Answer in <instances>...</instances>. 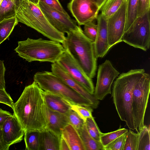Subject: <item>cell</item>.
Listing matches in <instances>:
<instances>
[{"label":"cell","mask_w":150,"mask_h":150,"mask_svg":"<svg viewBox=\"0 0 150 150\" xmlns=\"http://www.w3.org/2000/svg\"><path fill=\"white\" fill-rule=\"evenodd\" d=\"M69 124L65 114L52 110L47 108V123L46 128L61 136L62 130Z\"/></svg>","instance_id":"e0dca14e"},{"label":"cell","mask_w":150,"mask_h":150,"mask_svg":"<svg viewBox=\"0 0 150 150\" xmlns=\"http://www.w3.org/2000/svg\"><path fill=\"white\" fill-rule=\"evenodd\" d=\"M61 137L66 141L70 150H86L77 130L71 124L63 129Z\"/></svg>","instance_id":"d6986e66"},{"label":"cell","mask_w":150,"mask_h":150,"mask_svg":"<svg viewBox=\"0 0 150 150\" xmlns=\"http://www.w3.org/2000/svg\"><path fill=\"white\" fill-rule=\"evenodd\" d=\"M127 0H124L118 10L106 19L108 42L111 48L122 41L126 17Z\"/></svg>","instance_id":"8fae6325"},{"label":"cell","mask_w":150,"mask_h":150,"mask_svg":"<svg viewBox=\"0 0 150 150\" xmlns=\"http://www.w3.org/2000/svg\"><path fill=\"white\" fill-rule=\"evenodd\" d=\"M6 68L4 61L0 60V89H5V73Z\"/></svg>","instance_id":"74e56055"},{"label":"cell","mask_w":150,"mask_h":150,"mask_svg":"<svg viewBox=\"0 0 150 150\" xmlns=\"http://www.w3.org/2000/svg\"><path fill=\"white\" fill-rule=\"evenodd\" d=\"M145 72L143 69H131L120 74L113 83L112 94L116 111L121 120L132 130H135L132 108L133 91Z\"/></svg>","instance_id":"7a4b0ae2"},{"label":"cell","mask_w":150,"mask_h":150,"mask_svg":"<svg viewBox=\"0 0 150 150\" xmlns=\"http://www.w3.org/2000/svg\"><path fill=\"white\" fill-rule=\"evenodd\" d=\"M29 2L34 4L38 5L40 1V0H27Z\"/></svg>","instance_id":"ee69618b"},{"label":"cell","mask_w":150,"mask_h":150,"mask_svg":"<svg viewBox=\"0 0 150 150\" xmlns=\"http://www.w3.org/2000/svg\"><path fill=\"white\" fill-rule=\"evenodd\" d=\"M124 0H107L101 8V13L107 19L120 7Z\"/></svg>","instance_id":"4316f807"},{"label":"cell","mask_w":150,"mask_h":150,"mask_svg":"<svg viewBox=\"0 0 150 150\" xmlns=\"http://www.w3.org/2000/svg\"><path fill=\"white\" fill-rule=\"evenodd\" d=\"M0 103L6 104L12 109L13 108L14 103L5 89H0Z\"/></svg>","instance_id":"d590c367"},{"label":"cell","mask_w":150,"mask_h":150,"mask_svg":"<svg viewBox=\"0 0 150 150\" xmlns=\"http://www.w3.org/2000/svg\"><path fill=\"white\" fill-rule=\"evenodd\" d=\"M122 41L144 51L150 46V11L138 17L132 26L124 32Z\"/></svg>","instance_id":"ba28073f"},{"label":"cell","mask_w":150,"mask_h":150,"mask_svg":"<svg viewBox=\"0 0 150 150\" xmlns=\"http://www.w3.org/2000/svg\"><path fill=\"white\" fill-rule=\"evenodd\" d=\"M16 9L12 0H3L0 5V22L16 17Z\"/></svg>","instance_id":"484cf974"},{"label":"cell","mask_w":150,"mask_h":150,"mask_svg":"<svg viewBox=\"0 0 150 150\" xmlns=\"http://www.w3.org/2000/svg\"><path fill=\"white\" fill-rule=\"evenodd\" d=\"M1 127L4 139L10 146L22 140L24 130L14 114L7 118Z\"/></svg>","instance_id":"9a60e30c"},{"label":"cell","mask_w":150,"mask_h":150,"mask_svg":"<svg viewBox=\"0 0 150 150\" xmlns=\"http://www.w3.org/2000/svg\"><path fill=\"white\" fill-rule=\"evenodd\" d=\"M57 62L89 93L93 95L95 88L92 79L86 74L69 53L66 51Z\"/></svg>","instance_id":"30bf717a"},{"label":"cell","mask_w":150,"mask_h":150,"mask_svg":"<svg viewBox=\"0 0 150 150\" xmlns=\"http://www.w3.org/2000/svg\"><path fill=\"white\" fill-rule=\"evenodd\" d=\"M98 31L94 46L97 58H103L111 48L108 42L107 20L101 14L97 18Z\"/></svg>","instance_id":"2e32d148"},{"label":"cell","mask_w":150,"mask_h":150,"mask_svg":"<svg viewBox=\"0 0 150 150\" xmlns=\"http://www.w3.org/2000/svg\"><path fill=\"white\" fill-rule=\"evenodd\" d=\"M77 130L86 150H104V147L101 142L95 140L89 133L85 123Z\"/></svg>","instance_id":"44dd1931"},{"label":"cell","mask_w":150,"mask_h":150,"mask_svg":"<svg viewBox=\"0 0 150 150\" xmlns=\"http://www.w3.org/2000/svg\"><path fill=\"white\" fill-rule=\"evenodd\" d=\"M48 6L64 13H67L63 8L58 0H40Z\"/></svg>","instance_id":"8d00e7d4"},{"label":"cell","mask_w":150,"mask_h":150,"mask_svg":"<svg viewBox=\"0 0 150 150\" xmlns=\"http://www.w3.org/2000/svg\"><path fill=\"white\" fill-rule=\"evenodd\" d=\"M20 57L30 62L33 61L54 63L66 50L60 43L41 38L35 39L28 38L18 42L14 49Z\"/></svg>","instance_id":"277c9868"},{"label":"cell","mask_w":150,"mask_h":150,"mask_svg":"<svg viewBox=\"0 0 150 150\" xmlns=\"http://www.w3.org/2000/svg\"><path fill=\"white\" fill-rule=\"evenodd\" d=\"M59 150H70L67 143L61 136L60 142Z\"/></svg>","instance_id":"60d3db41"},{"label":"cell","mask_w":150,"mask_h":150,"mask_svg":"<svg viewBox=\"0 0 150 150\" xmlns=\"http://www.w3.org/2000/svg\"><path fill=\"white\" fill-rule=\"evenodd\" d=\"M150 126L144 125L138 134L137 150H150Z\"/></svg>","instance_id":"d4e9b609"},{"label":"cell","mask_w":150,"mask_h":150,"mask_svg":"<svg viewBox=\"0 0 150 150\" xmlns=\"http://www.w3.org/2000/svg\"><path fill=\"white\" fill-rule=\"evenodd\" d=\"M83 33L93 43L95 41L98 31V25L93 21L89 22L84 25Z\"/></svg>","instance_id":"1f68e13d"},{"label":"cell","mask_w":150,"mask_h":150,"mask_svg":"<svg viewBox=\"0 0 150 150\" xmlns=\"http://www.w3.org/2000/svg\"><path fill=\"white\" fill-rule=\"evenodd\" d=\"M107 0H97V2L98 4L100 9L101 7Z\"/></svg>","instance_id":"7bdbcfd3"},{"label":"cell","mask_w":150,"mask_h":150,"mask_svg":"<svg viewBox=\"0 0 150 150\" xmlns=\"http://www.w3.org/2000/svg\"><path fill=\"white\" fill-rule=\"evenodd\" d=\"M138 134L129 129L126 134L123 150H137Z\"/></svg>","instance_id":"f1b7e54d"},{"label":"cell","mask_w":150,"mask_h":150,"mask_svg":"<svg viewBox=\"0 0 150 150\" xmlns=\"http://www.w3.org/2000/svg\"><path fill=\"white\" fill-rule=\"evenodd\" d=\"M25 150H40V131L29 130L24 132Z\"/></svg>","instance_id":"7402d4cb"},{"label":"cell","mask_w":150,"mask_h":150,"mask_svg":"<svg viewBox=\"0 0 150 150\" xmlns=\"http://www.w3.org/2000/svg\"><path fill=\"white\" fill-rule=\"evenodd\" d=\"M18 22L16 17L0 22V45L9 37Z\"/></svg>","instance_id":"603a6c76"},{"label":"cell","mask_w":150,"mask_h":150,"mask_svg":"<svg viewBox=\"0 0 150 150\" xmlns=\"http://www.w3.org/2000/svg\"><path fill=\"white\" fill-rule=\"evenodd\" d=\"M138 0H127L125 32L132 26L138 18Z\"/></svg>","instance_id":"cb8c5ba5"},{"label":"cell","mask_w":150,"mask_h":150,"mask_svg":"<svg viewBox=\"0 0 150 150\" xmlns=\"http://www.w3.org/2000/svg\"><path fill=\"white\" fill-rule=\"evenodd\" d=\"M70 124L77 130L81 128L85 124V121L74 110L70 109L67 114Z\"/></svg>","instance_id":"4dcf8cb0"},{"label":"cell","mask_w":150,"mask_h":150,"mask_svg":"<svg viewBox=\"0 0 150 150\" xmlns=\"http://www.w3.org/2000/svg\"><path fill=\"white\" fill-rule=\"evenodd\" d=\"M33 80L44 91L59 95L71 104L95 109L91 102L70 87L52 71L38 72L34 75Z\"/></svg>","instance_id":"8992f818"},{"label":"cell","mask_w":150,"mask_h":150,"mask_svg":"<svg viewBox=\"0 0 150 150\" xmlns=\"http://www.w3.org/2000/svg\"><path fill=\"white\" fill-rule=\"evenodd\" d=\"M3 0H0V5L1 4L2 2V1Z\"/></svg>","instance_id":"f6af8a7d"},{"label":"cell","mask_w":150,"mask_h":150,"mask_svg":"<svg viewBox=\"0 0 150 150\" xmlns=\"http://www.w3.org/2000/svg\"><path fill=\"white\" fill-rule=\"evenodd\" d=\"M67 6L79 25L93 21L100 10L95 0H71Z\"/></svg>","instance_id":"7c38bea8"},{"label":"cell","mask_w":150,"mask_h":150,"mask_svg":"<svg viewBox=\"0 0 150 150\" xmlns=\"http://www.w3.org/2000/svg\"><path fill=\"white\" fill-rule=\"evenodd\" d=\"M38 6L51 24L60 32L67 33L79 27L67 13L50 7L40 1Z\"/></svg>","instance_id":"4fadbf2b"},{"label":"cell","mask_w":150,"mask_h":150,"mask_svg":"<svg viewBox=\"0 0 150 150\" xmlns=\"http://www.w3.org/2000/svg\"><path fill=\"white\" fill-rule=\"evenodd\" d=\"M85 124L88 131L91 136L96 140L100 142V136L101 132L94 117H93L87 118L85 121Z\"/></svg>","instance_id":"f546056e"},{"label":"cell","mask_w":150,"mask_h":150,"mask_svg":"<svg viewBox=\"0 0 150 150\" xmlns=\"http://www.w3.org/2000/svg\"><path fill=\"white\" fill-rule=\"evenodd\" d=\"M10 146L6 142L0 126V150H8Z\"/></svg>","instance_id":"f35d334b"},{"label":"cell","mask_w":150,"mask_h":150,"mask_svg":"<svg viewBox=\"0 0 150 150\" xmlns=\"http://www.w3.org/2000/svg\"><path fill=\"white\" fill-rule=\"evenodd\" d=\"M12 115L9 112L0 108V126L7 118Z\"/></svg>","instance_id":"ab89813d"},{"label":"cell","mask_w":150,"mask_h":150,"mask_svg":"<svg viewBox=\"0 0 150 150\" xmlns=\"http://www.w3.org/2000/svg\"><path fill=\"white\" fill-rule=\"evenodd\" d=\"M12 109L24 132L47 128V108L44 91L34 81L25 87Z\"/></svg>","instance_id":"6da1fadb"},{"label":"cell","mask_w":150,"mask_h":150,"mask_svg":"<svg viewBox=\"0 0 150 150\" xmlns=\"http://www.w3.org/2000/svg\"><path fill=\"white\" fill-rule=\"evenodd\" d=\"M150 92V76L144 73L135 84L132 92V108L135 130L144 126L145 114Z\"/></svg>","instance_id":"52a82bcc"},{"label":"cell","mask_w":150,"mask_h":150,"mask_svg":"<svg viewBox=\"0 0 150 150\" xmlns=\"http://www.w3.org/2000/svg\"><path fill=\"white\" fill-rule=\"evenodd\" d=\"M18 22L34 29L51 40L62 43L64 34L53 27L48 21L38 5L26 1L16 11Z\"/></svg>","instance_id":"5b68a950"},{"label":"cell","mask_w":150,"mask_h":150,"mask_svg":"<svg viewBox=\"0 0 150 150\" xmlns=\"http://www.w3.org/2000/svg\"><path fill=\"white\" fill-rule=\"evenodd\" d=\"M67 34L62 45L86 74L94 77L97 69V59L94 43L84 35L79 26Z\"/></svg>","instance_id":"3957f363"},{"label":"cell","mask_w":150,"mask_h":150,"mask_svg":"<svg viewBox=\"0 0 150 150\" xmlns=\"http://www.w3.org/2000/svg\"><path fill=\"white\" fill-rule=\"evenodd\" d=\"M126 134L121 135L104 147V150H123Z\"/></svg>","instance_id":"836d02e7"},{"label":"cell","mask_w":150,"mask_h":150,"mask_svg":"<svg viewBox=\"0 0 150 150\" xmlns=\"http://www.w3.org/2000/svg\"><path fill=\"white\" fill-rule=\"evenodd\" d=\"M44 94L45 104L50 109L66 114L71 109L72 104L62 97L44 91Z\"/></svg>","instance_id":"ac0fdd59"},{"label":"cell","mask_w":150,"mask_h":150,"mask_svg":"<svg viewBox=\"0 0 150 150\" xmlns=\"http://www.w3.org/2000/svg\"><path fill=\"white\" fill-rule=\"evenodd\" d=\"M51 71L54 74L59 77L65 84L91 102L93 105L95 109L97 108L99 101L93 95L89 93L83 87L75 80L57 62L51 65Z\"/></svg>","instance_id":"5bb4252c"},{"label":"cell","mask_w":150,"mask_h":150,"mask_svg":"<svg viewBox=\"0 0 150 150\" xmlns=\"http://www.w3.org/2000/svg\"><path fill=\"white\" fill-rule=\"evenodd\" d=\"M128 129L125 128H121L120 127L118 129L114 131L103 133L100 134V142L105 147L121 135L126 133Z\"/></svg>","instance_id":"83f0119b"},{"label":"cell","mask_w":150,"mask_h":150,"mask_svg":"<svg viewBox=\"0 0 150 150\" xmlns=\"http://www.w3.org/2000/svg\"><path fill=\"white\" fill-rule=\"evenodd\" d=\"M40 150H59L61 136L45 128L40 131Z\"/></svg>","instance_id":"ffe728a7"},{"label":"cell","mask_w":150,"mask_h":150,"mask_svg":"<svg viewBox=\"0 0 150 150\" xmlns=\"http://www.w3.org/2000/svg\"><path fill=\"white\" fill-rule=\"evenodd\" d=\"M14 4L16 10L24 1H28L27 0H12Z\"/></svg>","instance_id":"b9f144b4"},{"label":"cell","mask_w":150,"mask_h":150,"mask_svg":"<svg viewBox=\"0 0 150 150\" xmlns=\"http://www.w3.org/2000/svg\"><path fill=\"white\" fill-rule=\"evenodd\" d=\"M71 109L76 111L85 122L87 118L93 117V109L91 107L73 104L71 105Z\"/></svg>","instance_id":"d6a6232c"},{"label":"cell","mask_w":150,"mask_h":150,"mask_svg":"<svg viewBox=\"0 0 150 150\" xmlns=\"http://www.w3.org/2000/svg\"><path fill=\"white\" fill-rule=\"evenodd\" d=\"M120 74L109 60H106L99 66L96 84L93 94L97 100H102L107 95L111 94L112 83Z\"/></svg>","instance_id":"9c48e42d"},{"label":"cell","mask_w":150,"mask_h":150,"mask_svg":"<svg viewBox=\"0 0 150 150\" xmlns=\"http://www.w3.org/2000/svg\"><path fill=\"white\" fill-rule=\"evenodd\" d=\"M95 1H97V0H95Z\"/></svg>","instance_id":"bcb514c9"},{"label":"cell","mask_w":150,"mask_h":150,"mask_svg":"<svg viewBox=\"0 0 150 150\" xmlns=\"http://www.w3.org/2000/svg\"><path fill=\"white\" fill-rule=\"evenodd\" d=\"M150 0H138L137 17H141L150 11Z\"/></svg>","instance_id":"e575fe53"}]
</instances>
